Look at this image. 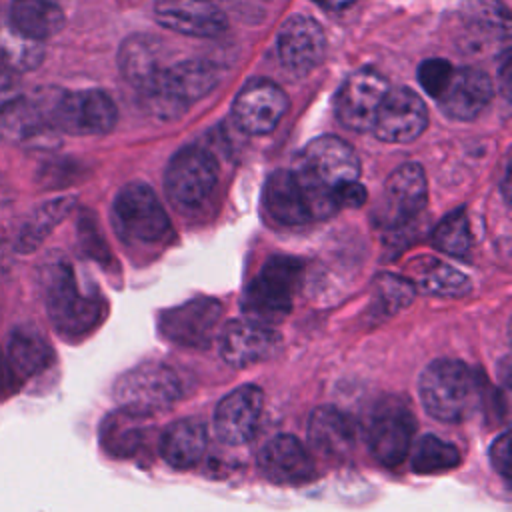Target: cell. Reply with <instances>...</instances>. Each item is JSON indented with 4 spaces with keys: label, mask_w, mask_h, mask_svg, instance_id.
Masks as SVG:
<instances>
[{
    "label": "cell",
    "mask_w": 512,
    "mask_h": 512,
    "mask_svg": "<svg viewBox=\"0 0 512 512\" xmlns=\"http://www.w3.org/2000/svg\"><path fill=\"white\" fill-rule=\"evenodd\" d=\"M220 302L214 298H194L176 308L166 310L160 316V332L166 340L190 346L206 348L212 342L214 330L220 320Z\"/></svg>",
    "instance_id": "obj_16"
},
{
    "label": "cell",
    "mask_w": 512,
    "mask_h": 512,
    "mask_svg": "<svg viewBox=\"0 0 512 512\" xmlns=\"http://www.w3.org/2000/svg\"><path fill=\"white\" fill-rule=\"evenodd\" d=\"M182 392V378L164 364H142L122 374L114 386L120 408L146 418L172 406Z\"/></svg>",
    "instance_id": "obj_7"
},
{
    "label": "cell",
    "mask_w": 512,
    "mask_h": 512,
    "mask_svg": "<svg viewBox=\"0 0 512 512\" xmlns=\"http://www.w3.org/2000/svg\"><path fill=\"white\" fill-rule=\"evenodd\" d=\"M34 96L60 134L100 136L110 132L116 124V106L102 90L64 92L50 88L36 92Z\"/></svg>",
    "instance_id": "obj_5"
},
{
    "label": "cell",
    "mask_w": 512,
    "mask_h": 512,
    "mask_svg": "<svg viewBox=\"0 0 512 512\" xmlns=\"http://www.w3.org/2000/svg\"><path fill=\"white\" fill-rule=\"evenodd\" d=\"M144 418L146 416H138L122 408L110 414L100 428V440L106 452L118 458L132 456L144 440Z\"/></svg>",
    "instance_id": "obj_29"
},
{
    "label": "cell",
    "mask_w": 512,
    "mask_h": 512,
    "mask_svg": "<svg viewBox=\"0 0 512 512\" xmlns=\"http://www.w3.org/2000/svg\"><path fill=\"white\" fill-rule=\"evenodd\" d=\"M388 80L376 70H358L346 78L336 96V116L350 130H372L378 108L388 94Z\"/></svg>",
    "instance_id": "obj_13"
},
{
    "label": "cell",
    "mask_w": 512,
    "mask_h": 512,
    "mask_svg": "<svg viewBox=\"0 0 512 512\" xmlns=\"http://www.w3.org/2000/svg\"><path fill=\"white\" fill-rule=\"evenodd\" d=\"M464 14L480 32L496 38H508L510 34V16L500 0H468Z\"/></svg>",
    "instance_id": "obj_35"
},
{
    "label": "cell",
    "mask_w": 512,
    "mask_h": 512,
    "mask_svg": "<svg viewBox=\"0 0 512 512\" xmlns=\"http://www.w3.org/2000/svg\"><path fill=\"white\" fill-rule=\"evenodd\" d=\"M452 64L444 58H430V60H424L418 68V82L420 86L426 90V94L438 98L444 88L448 86L450 78H452Z\"/></svg>",
    "instance_id": "obj_37"
},
{
    "label": "cell",
    "mask_w": 512,
    "mask_h": 512,
    "mask_svg": "<svg viewBox=\"0 0 512 512\" xmlns=\"http://www.w3.org/2000/svg\"><path fill=\"white\" fill-rule=\"evenodd\" d=\"M46 310L54 328L76 338L90 332L104 316V300L84 292L68 262H56L46 280Z\"/></svg>",
    "instance_id": "obj_4"
},
{
    "label": "cell",
    "mask_w": 512,
    "mask_h": 512,
    "mask_svg": "<svg viewBox=\"0 0 512 512\" xmlns=\"http://www.w3.org/2000/svg\"><path fill=\"white\" fill-rule=\"evenodd\" d=\"M326 38L320 24L304 14L290 16L278 32L280 62L294 72L312 70L324 56Z\"/></svg>",
    "instance_id": "obj_20"
},
{
    "label": "cell",
    "mask_w": 512,
    "mask_h": 512,
    "mask_svg": "<svg viewBox=\"0 0 512 512\" xmlns=\"http://www.w3.org/2000/svg\"><path fill=\"white\" fill-rule=\"evenodd\" d=\"M314 2L320 4V6L326 8V10H342V8L350 6V4L356 2V0H314Z\"/></svg>",
    "instance_id": "obj_42"
},
{
    "label": "cell",
    "mask_w": 512,
    "mask_h": 512,
    "mask_svg": "<svg viewBox=\"0 0 512 512\" xmlns=\"http://www.w3.org/2000/svg\"><path fill=\"white\" fill-rule=\"evenodd\" d=\"M310 446L328 458H346L352 454L358 428L352 416L336 406H318L312 410L306 426Z\"/></svg>",
    "instance_id": "obj_23"
},
{
    "label": "cell",
    "mask_w": 512,
    "mask_h": 512,
    "mask_svg": "<svg viewBox=\"0 0 512 512\" xmlns=\"http://www.w3.org/2000/svg\"><path fill=\"white\" fill-rule=\"evenodd\" d=\"M8 18L22 34L38 42L64 28V14L54 0H14L8 8Z\"/></svg>",
    "instance_id": "obj_27"
},
{
    "label": "cell",
    "mask_w": 512,
    "mask_h": 512,
    "mask_svg": "<svg viewBox=\"0 0 512 512\" xmlns=\"http://www.w3.org/2000/svg\"><path fill=\"white\" fill-rule=\"evenodd\" d=\"M6 358L18 380L24 382L26 378L36 376L38 372L48 368L54 354L48 340L38 330L18 326L10 334Z\"/></svg>",
    "instance_id": "obj_26"
},
{
    "label": "cell",
    "mask_w": 512,
    "mask_h": 512,
    "mask_svg": "<svg viewBox=\"0 0 512 512\" xmlns=\"http://www.w3.org/2000/svg\"><path fill=\"white\" fill-rule=\"evenodd\" d=\"M156 20L178 34L218 36L226 30V16L210 0H156Z\"/></svg>",
    "instance_id": "obj_21"
},
{
    "label": "cell",
    "mask_w": 512,
    "mask_h": 512,
    "mask_svg": "<svg viewBox=\"0 0 512 512\" xmlns=\"http://www.w3.org/2000/svg\"><path fill=\"white\" fill-rule=\"evenodd\" d=\"M334 198H336V206H348V208H358L364 204L366 200V190L362 184L356 182H350V184H344L340 186L336 192H334Z\"/></svg>",
    "instance_id": "obj_40"
},
{
    "label": "cell",
    "mask_w": 512,
    "mask_h": 512,
    "mask_svg": "<svg viewBox=\"0 0 512 512\" xmlns=\"http://www.w3.org/2000/svg\"><path fill=\"white\" fill-rule=\"evenodd\" d=\"M44 60V42L22 34L8 12H0V62L14 72H30Z\"/></svg>",
    "instance_id": "obj_28"
},
{
    "label": "cell",
    "mask_w": 512,
    "mask_h": 512,
    "mask_svg": "<svg viewBox=\"0 0 512 512\" xmlns=\"http://www.w3.org/2000/svg\"><path fill=\"white\" fill-rule=\"evenodd\" d=\"M218 82V68L206 60H182L158 76V86L182 108L206 96Z\"/></svg>",
    "instance_id": "obj_25"
},
{
    "label": "cell",
    "mask_w": 512,
    "mask_h": 512,
    "mask_svg": "<svg viewBox=\"0 0 512 512\" xmlns=\"http://www.w3.org/2000/svg\"><path fill=\"white\" fill-rule=\"evenodd\" d=\"M268 214L286 226L328 218L338 210L334 192L322 188L296 168L276 170L264 186Z\"/></svg>",
    "instance_id": "obj_2"
},
{
    "label": "cell",
    "mask_w": 512,
    "mask_h": 512,
    "mask_svg": "<svg viewBox=\"0 0 512 512\" xmlns=\"http://www.w3.org/2000/svg\"><path fill=\"white\" fill-rule=\"evenodd\" d=\"M302 280V262L290 256H272L248 284L242 310L246 320L274 326L292 310V298Z\"/></svg>",
    "instance_id": "obj_3"
},
{
    "label": "cell",
    "mask_w": 512,
    "mask_h": 512,
    "mask_svg": "<svg viewBox=\"0 0 512 512\" xmlns=\"http://www.w3.org/2000/svg\"><path fill=\"white\" fill-rule=\"evenodd\" d=\"M288 108L282 88L270 80L258 78L248 82L236 96L232 114L236 124L248 134L272 132Z\"/></svg>",
    "instance_id": "obj_17"
},
{
    "label": "cell",
    "mask_w": 512,
    "mask_h": 512,
    "mask_svg": "<svg viewBox=\"0 0 512 512\" xmlns=\"http://www.w3.org/2000/svg\"><path fill=\"white\" fill-rule=\"evenodd\" d=\"M414 270V280L422 286V290L436 294V296H464L470 292V280L456 268L436 260V258H418L412 262Z\"/></svg>",
    "instance_id": "obj_32"
},
{
    "label": "cell",
    "mask_w": 512,
    "mask_h": 512,
    "mask_svg": "<svg viewBox=\"0 0 512 512\" xmlns=\"http://www.w3.org/2000/svg\"><path fill=\"white\" fill-rule=\"evenodd\" d=\"M428 184L422 166L408 162L398 166L384 182L376 220L382 226L398 228L408 224L426 206Z\"/></svg>",
    "instance_id": "obj_11"
},
{
    "label": "cell",
    "mask_w": 512,
    "mask_h": 512,
    "mask_svg": "<svg viewBox=\"0 0 512 512\" xmlns=\"http://www.w3.org/2000/svg\"><path fill=\"white\" fill-rule=\"evenodd\" d=\"M264 410V392L256 384H244L228 392L214 410V432L228 446L250 442Z\"/></svg>",
    "instance_id": "obj_14"
},
{
    "label": "cell",
    "mask_w": 512,
    "mask_h": 512,
    "mask_svg": "<svg viewBox=\"0 0 512 512\" xmlns=\"http://www.w3.org/2000/svg\"><path fill=\"white\" fill-rule=\"evenodd\" d=\"M120 70L128 82H132L138 92L150 86L162 72L156 60V46L144 36L126 38L120 48Z\"/></svg>",
    "instance_id": "obj_31"
},
{
    "label": "cell",
    "mask_w": 512,
    "mask_h": 512,
    "mask_svg": "<svg viewBox=\"0 0 512 512\" xmlns=\"http://www.w3.org/2000/svg\"><path fill=\"white\" fill-rule=\"evenodd\" d=\"M0 140L22 148L48 150L60 144V132L36 96H20L0 108Z\"/></svg>",
    "instance_id": "obj_12"
},
{
    "label": "cell",
    "mask_w": 512,
    "mask_h": 512,
    "mask_svg": "<svg viewBox=\"0 0 512 512\" xmlns=\"http://www.w3.org/2000/svg\"><path fill=\"white\" fill-rule=\"evenodd\" d=\"M418 396L428 416L444 424H460L480 404V380L468 364L440 358L420 372Z\"/></svg>",
    "instance_id": "obj_1"
},
{
    "label": "cell",
    "mask_w": 512,
    "mask_h": 512,
    "mask_svg": "<svg viewBox=\"0 0 512 512\" xmlns=\"http://www.w3.org/2000/svg\"><path fill=\"white\" fill-rule=\"evenodd\" d=\"M430 240L438 250L450 256L464 258L470 250V226H468L466 210L456 208L448 212L432 230Z\"/></svg>",
    "instance_id": "obj_34"
},
{
    "label": "cell",
    "mask_w": 512,
    "mask_h": 512,
    "mask_svg": "<svg viewBox=\"0 0 512 512\" xmlns=\"http://www.w3.org/2000/svg\"><path fill=\"white\" fill-rule=\"evenodd\" d=\"M20 384L22 382L14 374V370L6 358V352H2V348H0V402L10 398L20 388Z\"/></svg>",
    "instance_id": "obj_41"
},
{
    "label": "cell",
    "mask_w": 512,
    "mask_h": 512,
    "mask_svg": "<svg viewBox=\"0 0 512 512\" xmlns=\"http://www.w3.org/2000/svg\"><path fill=\"white\" fill-rule=\"evenodd\" d=\"M294 168L330 192L356 182L360 176V162L354 148L336 136L310 140L302 148Z\"/></svg>",
    "instance_id": "obj_10"
},
{
    "label": "cell",
    "mask_w": 512,
    "mask_h": 512,
    "mask_svg": "<svg viewBox=\"0 0 512 512\" xmlns=\"http://www.w3.org/2000/svg\"><path fill=\"white\" fill-rule=\"evenodd\" d=\"M72 208H74V198L70 196L50 200L40 208H36L16 234V250L18 252L36 250L46 240V236L72 212Z\"/></svg>",
    "instance_id": "obj_30"
},
{
    "label": "cell",
    "mask_w": 512,
    "mask_h": 512,
    "mask_svg": "<svg viewBox=\"0 0 512 512\" xmlns=\"http://www.w3.org/2000/svg\"><path fill=\"white\" fill-rule=\"evenodd\" d=\"M280 346V336L270 326L250 320H230L220 334V356L234 368H246L270 358Z\"/></svg>",
    "instance_id": "obj_18"
},
{
    "label": "cell",
    "mask_w": 512,
    "mask_h": 512,
    "mask_svg": "<svg viewBox=\"0 0 512 512\" xmlns=\"http://www.w3.org/2000/svg\"><path fill=\"white\" fill-rule=\"evenodd\" d=\"M260 472L274 484H304L314 478V460L306 446L288 434L274 436L258 452Z\"/></svg>",
    "instance_id": "obj_19"
},
{
    "label": "cell",
    "mask_w": 512,
    "mask_h": 512,
    "mask_svg": "<svg viewBox=\"0 0 512 512\" xmlns=\"http://www.w3.org/2000/svg\"><path fill=\"white\" fill-rule=\"evenodd\" d=\"M428 124L424 102L410 88H394L384 96L374 118V134L390 144H406L416 140Z\"/></svg>",
    "instance_id": "obj_15"
},
{
    "label": "cell",
    "mask_w": 512,
    "mask_h": 512,
    "mask_svg": "<svg viewBox=\"0 0 512 512\" xmlns=\"http://www.w3.org/2000/svg\"><path fill=\"white\" fill-rule=\"evenodd\" d=\"M416 434V418L410 406L396 396L376 402L366 422V442L370 454L388 468L404 464Z\"/></svg>",
    "instance_id": "obj_6"
},
{
    "label": "cell",
    "mask_w": 512,
    "mask_h": 512,
    "mask_svg": "<svg viewBox=\"0 0 512 512\" xmlns=\"http://www.w3.org/2000/svg\"><path fill=\"white\" fill-rule=\"evenodd\" d=\"M378 286V304L386 314H392L404 306H408L414 298V286L398 276L384 274L376 282Z\"/></svg>",
    "instance_id": "obj_36"
},
{
    "label": "cell",
    "mask_w": 512,
    "mask_h": 512,
    "mask_svg": "<svg viewBox=\"0 0 512 512\" xmlns=\"http://www.w3.org/2000/svg\"><path fill=\"white\" fill-rule=\"evenodd\" d=\"M20 82L18 72L8 68L4 62H0V108L20 98Z\"/></svg>",
    "instance_id": "obj_39"
},
{
    "label": "cell",
    "mask_w": 512,
    "mask_h": 512,
    "mask_svg": "<svg viewBox=\"0 0 512 512\" xmlns=\"http://www.w3.org/2000/svg\"><path fill=\"white\" fill-rule=\"evenodd\" d=\"M490 460L494 470L500 474L504 484L510 482V434L502 432L490 448Z\"/></svg>",
    "instance_id": "obj_38"
},
{
    "label": "cell",
    "mask_w": 512,
    "mask_h": 512,
    "mask_svg": "<svg viewBox=\"0 0 512 512\" xmlns=\"http://www.w3.org/2000/svg\"><path fill=\"white\" fill-rule=\"evenodd\" d=\"M218 166L210 152L198 146L182 148L166 168L164 186L174 206L192 210L200 206L214 190Z\"/></svg>",
    "instance_id": "obj_9"
},
{
    "label": "cell",
    "mask_w": 512,
    "mask_h": 512,
    "mask_svg": "<svg viewBox=\"0 0 512 512\" xmlns=\"http://www.w3.org/2000/svg\"><path fill=\"white\" fill-rule=\"evenodd\" d=\"M494 86L486 72L478 68H458L444 92L436 98L440 110L454 120H474L492 100Z\"/></svg>",
    "instance_id": "obj_22"
},
{
    "label": "cell",
    "mask_w": 512,
    "mask_h": 512,
    "mask_svg": "<svg viewBox=\"0 0 512 512\" xmlns=\"http://www.w3.org/2000/svg\"><path fill=\"white\" fill-rule=\"evenodd\" d=\"M412 472L416 474H440L454 470L460 464V452L454 444L426 434L416 444H412Z\"/></svg>",
    "instance_id": "obj_33"
},
{
    "label": "cell",
    "mask_w": 512,
    "mask_h": 512,
    "mask_svg": "<svg viewBox=\"0 0 512 512\" xmlns=\"http://www.w3.org/2000/svg\"><path fill=\"white\" fill-rule=\"evenodd\" d=\"M208 434L204 422L196 418H182L168 424L160 436V456L176 470H190L204 458Z\"/></svg>",
    "instance_id": "obj_24"
},
{
    "label": "cell",
    "mask_w": 512,
    "mask_h": 512,
    "mask_svg": "<svg viewBox=\"0 0 512 512\" xmlns=\"http://www.w3.org/2000/svg\"><path fill=\"white\" fill-rule=\"evenodd\" d=\"M118 234L130 244H156L170 232L168 216L148 184H126L112 206Z\"/></svg>",
    "instance_id": "obj_8"
}]
</instances>
